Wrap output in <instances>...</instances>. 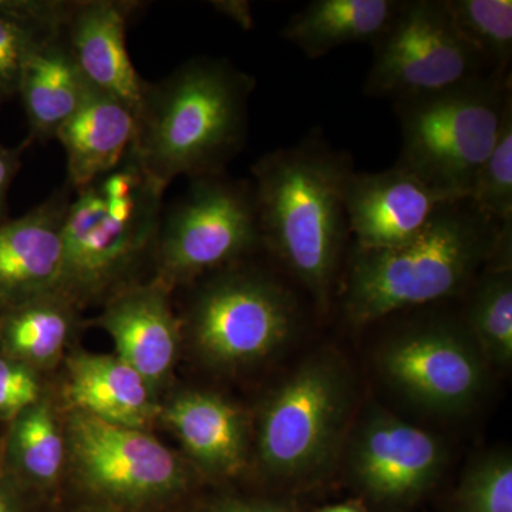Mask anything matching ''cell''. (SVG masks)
<instances>
[{
  "instance_id": "9a60e30c",
  "label": "cell",
  "mask_w": 512,
  "mask_h": 512,
  "mask_svg": "<svg viewBox=\"0 0 512 512\" xmlns=\"http://www.w3.org/2000/svg\"><path fill=\"white\" fill-rule=\"evenodd\" d=\"M140 6L130 0L73 2L63 30L90 86L123 101L136 116L147 82L128 53L127 26Z\"/></svg>"
},
{
  "instance_id": "4316f807",
  "label": "cell",
  "mask_w": 512,
  "mask_h": 512,
  "mask_svg": "<svg viewBox=\"0 0 512 512\" xmlns=\"http://www.w3.org/2000/svg\"><path fill=\"white\" fill-rule=\"evenodd\" d=\"M458 512H512L510 454L491 453L467 471L456 495Z\"/></svg>"
},
{
  "instance_id": "7a4b0ae2",
  "label": "cell",
  "mask_w": 512,
  "mask_h": 512,
  "mask_svg": "<svg viewBox=\"0 0 512 512\" xmlns=\"http://www.w3.org/2000/svg\"><path fill=\"white\" fill-rule=\"evenodd\" d=\"M255 77L227 59L195 57L148 83L130 148L148 177L167 190L178 177L225 173L247 143Z\"/></svg>"
},
{
  "instance_id": "277c9868",
  "label": "cell",
  "mask_w": 512,
  "mask_h": 512,
  "mask_svg": "<svg viewBox=\"0 0 512 512\" xmlns=\"http://www.w3.org/2000/svg\"><path fill=\"white\" fill-rule=\"evenodd\" d=\"M164 192L130 151L119 167L74 192L63 222L60 295L77 306L136 285L134 272L154 258Z\"/></svg>"
},
{
  "instance_id": "2e32d148",
  "label": "cell",
  "mask_w": 512,
  "mask_h": 512,
  "mask_svg": "<svg viewBox=\"0 0 512 512\" xmlns=\"http://www.w3.org/2000/svg\"><path fill=\"white\" fill-rule=\"evenodd\" d=\"M170 293L156 278L128 286L106 302L99 320L113 339L116 356L151 387L170 375L180 348L181 325Z\"/></svg>"
},
{
  "instance_id": "5b68a950",
  "label": "cell",
  "mask_w": 512,
  "mask_h": 512,
  "mask_svg": "<svg viewBox=\"0 0 512 512\" xmlns=\"http://www.w3.org/2000/svg\"><path fill=\"white\" fill-rule=\"evenodd\" d=\"M511 104V72L484 74L443 92L397 101L402 131L397 167L448 200L470 197Z\"/></svg>"
},
{
  "instance_id": "30bf717a",
  "label": "cell",
  "mask_w": 512,
  "mask_h": 512,
  "mask_svg": "<svg viewBox=\"0 0 512 512\" xmlns=\"http://www.w3.org/2000/svg\"><path fill=\"white\" fill-rule=\"evenodd\" d=\"M484 357L467 329L433 323L384 346L383 375L404 396L434 412H460L484 386Z\"/></svg>"
},
{
  "instance_id": "d6a6232c",
  "label": "cell",
  "mask_w": 512,
  "mask_h": 512,
  "mask_svg": "<svg viewBox=\"0 0 512 512\" xmlns=\"http://www.w3.org/2000/svg\"><path fill=\"white\" fill-rule=\"evenodd\" d=\"M318 512H363L359 508L352 507L349 504L330 505V507L322 508Z\"/></svg>"
},
{
  "instance_id": "8992f818",
  "label": "cell",
  "mask_w": 512,
  "mask_h": 512,
  "mask_svg": "<svg viewBox=\"0 0 512 512\" xmlns=\"http://www.w3.org/2000/svg\"><path fill=\"white\" fill-rule=\"evenodd\" d=\"M262 247L251 181L227 173L194 178L163 212L153 264L171 291L201 276L238 265Z\"/></svg>"
},
{
  "instance_id": "44dd1931",
  "label": "cell",
  "mask_w": 512,
  "mask_h": 512,
  "mask_svg": "<svg viewBox=\"0 0 512 512\" xmlns=\"http://www.w3.org/2000/svg\"><path fill=\"white\" fill-rule=\"evenodd\" d=\"M403 0H312L288 19L281 36L308 59L346 45H375Z\"/></svg>"
},
{
  "instance_id": "ac0fdd59",
  "label": "cell",
  "mask_w": 512,
  "mask_h": 512,
  "mask_svg": "<svg viewBox=\"0 0 512 512\" xmlns=\"http://www.w3.org/2000/svg\"><path fill=\"white\" fill-rule=\"evenodd\" d=\"M136 127V114L123 101L92 90L56 137L66 154V184L73 192L119 167L133 146Z\"/></svg>"
},
{
  "instance_id": "ffe728a7",
  "label": "cell",
  "mask_w": 512,
  "mask_h": 512,
  "mask_svg": "<svg viewBox=\"0 0 512 512\" xmlns=\"http://www.w3.org/2000/svg\"><path fill=\"white\" fill-rule=\"evenodd\" d=\"M165 421L200 466L212 473H238L248 453V429L244 414L207 392H187L165 409Z\"/></svg>"
},
{
  "instance_id": "52a82bcc",
  "label": "cell",
  "mask_w": 512,
  "mask_h": 512,
  "mask_svg": "<svg viewBox=\"0 0 512 512\" xmlns=\"http://www.w3.org/2000/svg\"><path fill=\"white\" fill-rule=\"evenodd\" d=\"M208 276L188 313L202 355L218 366H244L284 345L298 319L295 298L285 286L238 265Z\"/></svg>"
},
{
  "instance_id": "6da1fadb",
  "label": "cell",
  "mask_w": 512,
  "mask_h": 512,
  "mask_svg": "<svg viewBox=\"0 0 512 512\" xmlns=\"http://www.w3.org/2000/svg\"><path fill=\"white\" fill-rule=\"evenodd\" d=\"M353 171L352 157L318 130L269 151L251 168L262 245L323 309L350 234L345 191Z\"/></svg>"
},
{
  "instance_id": "484cf974",
  "label": "cell",
  "mask_w": 512,
  "mask_h": 512,
  "mask_svg": "<svg viewBox=\"0 0 512 512\" xmlns=\"http://www.w3.org/2000/svg\"><path fill=\"white\" fill-rule=\"evenodd\" d=\"M468 200L498 224H512V104L505 113L500 137L481 167Z\"/></svg>"
},
{
  "instance_id": "9c48e42d",
  "label": "cell",
  "mask_w": 512,
  "mask_h": 512,
  "mask_svg": "<svg viewBox=\"0 0 512 512\" xmlns=\"http://www.w3.org/2000/svg\"><path fill=\"white\" fill-rule=\"evenodd\" d=\"M372 47L365 93L373 99L397 103L493 73L458 35L444 0H403Z\"/></svg>"
},
{
  "instance_id": "3957f363",
  "label": "cell",
  "mask_w": 512,
  "mask_h": 512,
  "mask_svg": "<svg viewBox=\"0 0 512 512\" xmlns=\"http://www.w3.org/2000/svg\"><path fill=\"white\" fill-rule=\"evenodd\" d=\"M504 225L463 198L441 205L429 224L402 244L355 248L345 289L346 316L353 325L365 326L467 291L478 269L493 258Z\"/></svg>"
},
{
  "instance_id": "83f0119b",
  "label": "cell",
  "mask_w": 512,
  "mask_h": 512,
  "mask_svg": "<svg viewBox=\"0 0 512 512\" xmlns=\"http://www.w3.org/2000/svg\"><path fill=\"white\" fill-rule=\"evenodd\" d=\"M49 29L29 22L6 8L0 0V107L18 97L20 74L30 49Z\"/></svg>"
},
{
  "instance_id": "f1b7e54d",
  "label": "cell",
  "mask_w": 512,
  "mask_h": 512,
  "mask_svg": "<svg viewBox=\"0 0 512 512\" xmlns=\"http://www.w3.org/2000/svg\"><path fill=\"white\" fill-rule=\"evenodd\" d=\"M39 400L36 370L0 353V421L12 423Z\"/></svg>"
},
{
  "instance_id": "1f68e13d",
  "label": "cell",
  "mask_w": 512,
  "mask_h": 512,
  "mask_svg": "<svg viewBox=\"0 0 512 512\" xmlns=\"http://www.w3.org/2000/svg\"><path fill=\"white\" fill-rule=\"evenodd\" d=\"M211 512H291L278 505L269 504H245V503H229L215 508Z\"/></svg>"
},
{
  "instance_id": "5bb4252c",
  "label": "cell",
  "mask_w": 512,
  "mask_h": 512,
  "mask_svg": "<svg viewBox=\"0 0 512 512\" xmlns=\"http://www.w3.org/2000/svg\"><path fill=\"white\" fill-rule=\"evenodd\" d=\"M69 185L16 220L0 225V311L59 293L63 275V222Z\"/></svg>"
},
{
  "instance_id": "cb8c5ba5",
  "label": "cell",
  "mask_w": 512,
  "mask_h": 512,
  "mask_svg": "<svg viewBox=\"0 0 512 512\" xmlns=\"http://www.w3.org/2000/svg\"><path fill=\"white\" fill-rule=\"evenodd\" d=\"M66 451L52 409L39 400L10 423L0 464L13 481L47 484L59 477Z\"/></svg>"
},
{
  "instance_id": "7402d4cb",
  "label": "cell",
  "mask_w": 512,
  "mask_h": 512,
  "mask_svg": "<svg viewBox=\"0 0 512 512\" xmlns=\"http://www.w3.org/2000/svg\"><path fill=\"white\" fill-rule=\"evenodd\" d=\"M76 325V305L60 293L0 311V353L30 369L52 366Z\"/></svg>"
},
{
  "instance_id": "4dcf8cb0",
  "label": "cell",
  "mask_w": 512,
  "mask_h": 512,
  "mask_svg": "<svg viewBox=\"0 0 512 512\" xmlns=\"http://www.w3.org/2000/svg\"><path fill=\"white\" fill-rule=\"evenodd\" d=\"M12 480L0 464V512H20Z\"/></svg>"
},
{
  "instance_id": "d6986e66",
  "label": "cell",
  "mask_w": 512,
  "mask_h": 512,
  "mask_svg": "<svg viewBox=\"0 0 512 512\" xmlns=\"http://www.w3.org/2000/svg\"><path fill=\"white\" fill-rule=\"evenodd\" d=\"M67 369V394L74 409L141 430L156 419L153 387L119 356L79 353L69 360Z\"/></svg>"
},
{
  "instance_id": "d4e9b609",
  "label": "cell",
  "mask_w": 512,
  "mask_h": 512,
  "mask_svg": "<svg viewBox=\"0 0 512 512\" xmlns=\"http://www.w3.org/2000/svg\"><path fill=\"white\" fill-rule=\"evenodd\" d=\"M458 35L490 72H510L511 0H444Z\"/></svg>"
},
{
  "instance_id": "ba28073f",
  "label": "cell",
  "mask_w": 512,
  "mask_h": 512,
  "mask_svg": "<svg viewBox=\"0 0 512 512\" xmlns=\"http://www.w3.org/2000/svg\"><path fill=\"white\" fill-rule=\"evenodd\" d=\"M348 377L338 360H308L266 400L258 427V456L269 473H315L335 451L346 413Z\"/></svg>"
},
{
  "instance_id": "e0dca14e",
  "label": "cell",
  "mask_w": 512,
  "mask_h": 512,
  "mask_svg": "<svg viewBox=\"0 0 512 512\" xmlns=\"http://www.w3.org/2000/svg\"><path fill=\"white\" fill-rule=\"evenodd\" d=\"M63 30L40 37L23 64L18 97L28 120V146L56 140L93 90L77 66Z\"/></svg>"
},
{
  "instance_id": "8fae6325",
  "label": "cell",
  "mask_w": 512,
  "mask_h": 512,
  "mask_svg": "<svg viewBox=\"0 0 512 512\" xmlns=\"http://www.w3.org/2000/svg\"><path fill=\"white\" fill-rule=\"evenodd\" d=\"M67 441L77 473L97 493L143 500L170 493L183 481L178 458L146 430L74 409Z\"/></svg>"
},
{
  "instance_id": "603a6c76",
  "label": "cell",
  "mask_w": 512,
  "mask_h": 512,
  "mask_svg": "<svg viewBox=\"0 0 512 512\" xmlns=\"http://www.w3.org/2000/svg\"><path fill=\"white\" fill-rule=\"evenodd\" d=\"M512 224L504 225L493 258L471 292L467 330L485 360L512 359Z\"/></svg>"
},
{
  "instance_id": "7c38bea8",
  "label": "cell",
  "mask_w": 512,
  "mask_h": 512,
  "mask_svg": "<svg viewBox=\"0 0 512 512\" xmlns=\"http://www.w3.org/2000/svg\"><path fill=\"white\" fill-rule=\"evenodd\" d=\"M444 464L446 451L437 437L384 412L363 423L350 454L356 483L377 503L386 504L419 497Z\"/></svg>"
},
{
  "instance_id": "4fadbf2b",
  "label": "cell",
  "mask_w": 512,
  "mask_h": 512,
  "mask_svg": "<svg viewBox=\"0 0 512 512\" xmlns=\"http://www.w3.org/2000/svg\"><path fill=\"white\" fill-rule=\"evenodd\" d=\"M448 200L416 175L393 165L387 170L353 171L345 191L349 232L356 249L402 244L419 234Z\"/></svg>"
},
{
  "instance_id": "f546056e",
  "label": "cell",
  "mask_w": 512,
  "mask_h": 512,
  "mask_svg": "<svg viewBox=\"0 0 512 512\" xmlns=\"http://www.w3.org/2000/svg\"><path fill=\"white\" fill-rule=\"evenodd\" d=\"M28 144L18 148H9L0 144V225L6 222V204L10 185L22 167V154Z\"/></svg>"
}]
</instances>
